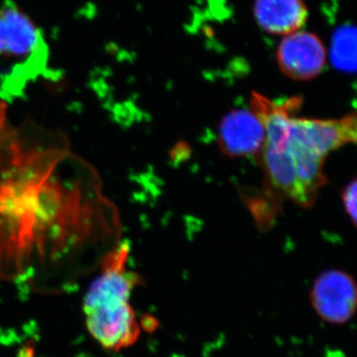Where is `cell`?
<instances>
[{
	"instance_id": "9",
	"label": "cell",
	"mask_w": 357,
	"mask_h": 357,
	"mask_svg": "<svg viewBox=\"0 0 357 357\" xmlns=\"http://www.w3.org/2000/svg\"><path fill=\"white\" fill-rule=\"evenodd\" d=\"M342 204L357 229V177L352 178L342 194Z\"/></svg>"
},
{
	"instance_id": "7",
	"label": "cell",
	"mask_w": 357,
	"mask_h": 357,
	"mask_svg": "<svg viewBox=\"0 0 357 357\" xmlns=\"http://www.w3.org/2000/svg\"><path fill=\"white\" fill-rule=\"evenodd\" d=\"M253 15L263 31L286 36L300 31L309 11L304 0H255Z\"/></svg>"
},
{
	"instance_id": "5",
	"label": "cell",
	"mask_w": 357,
	"mask_h": 357,
	"mask_svg": "<svg viewBox=\"0 0 357 357\" xmlns=\"http://www.w3.org/2000/svg\"><path fill=\"white\" fill-rule=\"evenodd\" d=\"M265 136L264 124L252 109H234L220 122L218 145L231 158L251 157L261 153Z\"/></svg>"
},
{
	"instance_id": "10",
	"label": "cell",
	"mask_w": 357,
	"mask_h": 357,
	"mask_svg": "<svg viewBox=\"0 0 357 357\" xmlns=\"http://www.w3.org/2000/svg\"><path fill=\"white\" fill-rule=\"evenodd\" d=\"M7 119V103L0 100V130L6 126Z\"/></svg>"
},
{
	"instance_id": "3",
	"label": "cell",
	"mask_w": 357,
	"mask_h": 357,
	"mask_svg": "<svg viewBox=\"0 0 357 357\" xmlns=\"http://www.w3.org/2000/svg\"><path fill=\"white\" fill-rule=\"evenodd\" d=\"M311 302L319 318L344 325L357 312V282L342 270H328L314 282Z\"/></svg>"
},
{
	"instance_id": "1",
	"label": "cell",
	"mask_w": 357,
	"mask_h": 357,
	"mask_svg": "<svg viewBox=\"0 0 357 357\" xmlns=\"http://www.w3.org/2000/svg\"><path fill=\"white\" fill-rule=\"evenodd\" d=\"M302 100H272L255 93L251 109L264 124L265 143L262 166L265 197L291 199L302 208H311L326 185L324 165L326 157L305 137L296 116Z\"/></svg>"
},
{
	"instance_id": "4",
	"label": "cell",
	"mask_w": 357,
	"mask_h": 357,
	"mask_svg": "<svg viewBox=\"0 0 357 357\" xmlns=\"http://www.w3.org/2000/svg\"><path fill=\"white\" fill-rule=\"evenodd\" d=\"M277 62L286 76L297 81H309L325 68V45L314 33L294 32L284 36L279 44Z\"/></svg>"
},
{
	"instance_id": "11",
	"label": "cell",
	"mask_w": 357,
	"mask_h": 357,
	"mask_svg": "<svg viewBox=\"0 0 357 357\" xmlns=\"http://www.w3.org/2000/svg\"><path fill=\"white\" fill-rule=\"evenodd\" d=\"M77 357H93V356H89V354H79V356H77Z\"/></svg>"
},
{
	"instance_id": "8",
	"label": "cell",
	"mask_w": 357,
	"mask_h": 357,
	"mask_svg": "<svg viewBox=\"0 0 357 357\" xmlns=\"http://www.w3.org/2000/svg\"><path fill=\"white\" fill-rule=\"evenodd\" d=\"M331 57L338 70L357 72V28L345 26L335 31Z\"/></svg>"
},
{
	"instance_id": "6",
	"label": "cell",
	"mask_w": 357,
	"mask_h": 357,
	"mask_svg": "<svg viewBox=\"0 0 357 357\" xmlns=\"http://www.w3.org/2000/svg\"><path fill=\"white\" fill-rule=\"evenodd\" d=\"M43 43L38 26L22 9L11 1L0 6V56L30 57Z\"/></svg>"
},
{
	"instance_id": "2",
	"label": "cell",
	"mask_w": 357,
	"mask_h": 357,
	"mask_svg": "<svg viewBox=\"0 0 357 357\" xmlns=\"http://www.w3.org/2000/svg\"><path fill=\"white\" fill-rule=\"evenodd\" d=\"M126 241L110 249L100 262V272L84 299V314L89 335L103 349L119 351L137 342L140 325L130 305L139 285L138 275L128 269Z\"/></svg>"
}]
</instances>
